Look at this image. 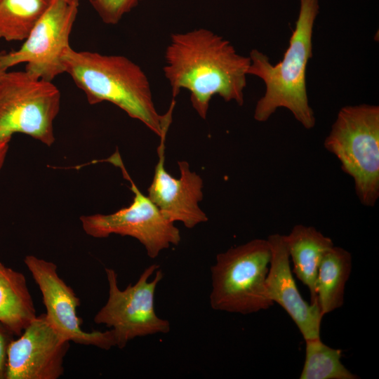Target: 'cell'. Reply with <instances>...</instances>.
<instances>
[{
  "mask_svg": "<svg viewBox=\"0 0 379 379\" xmlns=\"http://www.w3.org/2000/svg\"><path fill=\"white\" fill-rule=\"evenodd\" d=\"M284 237L294 273L307 287L311 303L317 302L316 278L318 268L324 255L333 246L332 239L314 227L300 224L295 225Z\"/></svg>",
  "mask_w": 379,
  "mask_h": 379,
  "instance_id": "cell-14",
  "label": "cell"
},
{
  "mask_svg": "<svg viewBox=\"0 0 379 379\" xmlns=\"http://www.w3.org/2000/svg\"><path fill=\"white\" fill-rule=\"evenodd\" d=\"M24 262L41 293L46 319L59 334L70 342L102 350L116 346L111 329L92 332L82 330V319L77 312L80 305L79 298L59 277L55 263L32 255H27Z\"/></svg>",
  "mask_w": 379,
  "mask_h": 379,
  "instance_id": "cell-10",
  "label": "cell"
},
{
  "mask_svg": "<svg viewBox=\"0 0 379 379\" xmlns=\"http://www.w3.org/2000/svg\"><path fill=\"white\" fill-rule=\"evenodd\" d=\"M53 0H0V39L24 41Z\"/></svg>",
  "mask_w": 379,
  "mask_h": 379,
  "instance_id": "cell-17",
  "label": "cell"
},
{
  "mask_svg": "<svg viewBox=\"0 0 379 379\" xmlns=\"http://www.w3.org/2000/svg\"><path fill=\"white\" fill-rule=\"evenodd\" d=\"M324 146L353 180L360 203L374 206L379 198V107L360 104L342 107Z\"/></svg>",
  "mask_w": 379,
  "mask_h": 379,
  "instance_id": "cell-4",
  "label": "cell"
},
{
  "mask_svg": "<svg viewBox=\"0 0 379 379\" xmlns=\"http://www.w3.org/2000/svg\"><path fill=\"white\" fill-rule=\"evenodd\" d=\"M5 51H0V77L7 71L2 65V57Z\"/></svg>",
  "mask_w": 379,
  "mask_h": 379,
  "instance_id": "cell-22",
  "label": "cell"
},
{
  "mask_svg": "<svg viewBox=\"0 0 379 379\" xmlns=\"http://www.w3.org/2000/svg\"><path fill=\"white\" fill-rule=\"evenodd\" d=\"M166 135L160 137L157 149L159 160L148 188V197L161 214L171 222H181L191 229L208 220L199 203L203 199V180L192 171L186 161H178L180 176L176 178L164 167V149Z\"/></svg>",
  "mask_w": 379,
  "mask_h": 379,
  "instance_id": "cell-12",
  "label": "cell"
},
{
  "mask_svg": "<svg viewBox=\"0 0 379 379\" xmlns=\"http://www.w3.org/2000/svg\"><path fill=\"white\" fill-rule=\"evenodd\" d=\"M60 92L52 81L27 72H5L0 77V142L23 133L51 146Z\"/></svg>",
  "mask_w": 379,
  "mask_h": 379,
  "instance_id": "cell-6",
  "label": "cell"
},
{
  "mask_svg": "<svg viewBox=\"0 0 379 379\" xmlns=\"http://www.w3.org/2000/svg\"><path fill=\"white\" fill-rule=\"evenodd\" d=\"M36 316L25 275L0 262V324L17 337Z\"/></svg>",
  "mask_w": 379,
  "mask_h": 379,
  "instance_id": "cell-15",
  "label": "cell"
},
{
  "mask_svg": "<svg viewBox=\"0 0 379 379\" xmlns=\"http://www.w3.org/2000/svg\"><path fill=\"white\" fill-rule=\"evenodd\" d=\"M8 141L0 142V171L4 165L8 152Z\"/></svg>",
  "mask_w": 379,
  "mask_h": 379,
  "instance_id": "cell-21",
  "label": "cell"
},
{
  "mask_svg": "<svg viewBox=\"0 0 379 379\" xmlns=\"http://www.w3.org/2000/svg\"><path fill=\"white\" fill-rule=\"evenodd\" d=\"M352 260L348 251L334 245L321 258L316 278V294L323 316L343 306Z\"/></svg>",
  "mask_w": 379,
  "mask_h": 379,
  "instance_id": "cell-16",
  "label": "cell"
},
{
  "mask_svg": "<svg viewBox=\"0 0 379 379\" xmlns=\"http://www.w3.org/2000/svg\"><path fill=\"white\" fill-rule=\"evenodd\" d=\"M15 337L13 333L0 324V379H6L8 347Z\"/></svg>",
  "mask_w": 379,
  "mask_h": 379,
  "instance_id": "cell-20",
  "label": "cell"
},
{
  "mask_svg": "<svg viewBox=\"0 0 379 379\" xmlns=\"http://www.w3.org/2000/svg\"><path fill=\"white\" fill-rule=\"evenodd\" d=\"M271 258L265 286L268 297L279 305L298 328L305 340L320 338L323 318L318 302L308 303L301 296L293 279L283 234L267 237Z\"/></svg>",
  "mask_w": 379,
  "mask_h": 379,
  "instance_id": "cell-13",
  "label": "cell"
},
{
  "mask_svg": "<svg viewBox=\"0 0 379 379\" xmlns=\"http://www.w3.org/2000/svg\"><path fill=\"white\" fill-rule=\"evenodd\" d=\"M102 21L116 25L142 0H88Z\"/></svg>",
  "mask_w": 379,
  "mask_h": 379,
  "instance_id": "cell-19",
  "label": "cell"
},
{
  "mask_svg": "<svg viewBox=\"0 0 379 379\" xmlns=\"http://www.w3.org/2000/svg\"><path fill=\"white\" fill-rule=\"evenodd\" d=\"M271 258L267 239H255L217 255L211 268L212 309L248 314L270 308L265 279Z\"/></svg>",
  "mask_w": 379,
  "mask_h": 379,
  "instance_id": "cell-5",
  "label": "cell"
},
{
  "mask_svg": "<svg viewBox=\"0 0 379 379\" xmlns=\"http://www.w3.org/2000/svg\"><path fill=\"white\" fill-rule=\"evenodd\" d=\"M300 6L289 46L283 59L276 65L257 49L249 55L248 75L262 79L265 93L257 102L253 117L267 121L280 107L288 109L306 129L314 127L316 119L310 107L306 88V69L312 57V36L319 13L318 0H300Z\"/></svg>",
  "mask_w": 379,
  "mask_h": 379,
  "instance_id": "cell-3",
  "label": "cell"
},
{
  "mask_svg": "<svg viewBox=\"0 0 379 379\" xmlns=\"http://www.w3.org/2000/svg\"><path fill=\"white\" fill-rule=\"evenodd\" d=\"M77 4L53 0L33 27L21 47L4 52L2 65L6 69L25 62V71L48 81L65 72L62 55L69 47V36L78 13Z\"/></svg>",
  "mask_w": 379,
  "mask_h": 379,
  "instance_id": "cell-9",
  "label": "cell"
},
{
  "mask_svg": "<svg viewBox=\"0 0 379 379\" xmlns=\"http://www.w3.org/2000/svg\"><path fill=\"white\" fill-rule=\"evenodd\" d=\"M108 282V298L96 313L94 322L111 328L116 346L123 349L137 337L167 333L171 326L168 320L157 316L154 295L164 277L159 266L153 264L140 274L135 284L121 290L114 270L105 268Z\"/></svg>",
  "mask_w": 379,
  "mask_h": 379,
  "instance_id": "cell-7",
  "label": "cell"
},
{
  "mask_svg": "<svg viewBox=\"0 0 379 379\" xmlns=\"http://www.w3.org/2000/svg\"><path fill=\"white\" fill-rule=\"evenodd\" d=\"M164 58L163 71L173 98L182 88L188 90L192 105L202 119L206 118L213 95L244 104L251 60L223 37L204 28L173 33Z\"/></svg>",
  "mask_w": 379,
  "mask_h": 379,
  "instance_id": "cell-1",
  "label": "cell"
},
{
  "mask_svg": "<svg viewBox=\"0 0 379 379\" xmlns=\"http://www.w3.org/2000/svg\"><path fill=\"white\" fill-rule=\"evenodd\" d=\"M119 167L131 183L134 197L127 207L110 214H94L80 218L84 231L95 238L111 234L129 236L138 240L147 255L157 258L160 252L178 245L181 239L180 230L161 214L157 206L137 187L127 173L118 151L106 159Z\"/></svg>",
  "mask_w": 379,
  "mask_h": 379,
  "instance_id": "cell-8",
  "label": "cell"
},
{
  "mask_svg": "<svg viewBox=\"0 0 379 379\" xmlns=\"http://www.w3.org/2000/svg\"><path fill=\"white\" fill-rule=\"evenodd\" d=\"M62 61L65 72L84 91L89 104L109 102L142 122L158 136L167 134L175 99H172L168 111L159 114L147 77L131 60L119 55L77 51L69 46L62 55Z\"/></svg>",
  "mask_w": 379,
  "mask_h": 379,
  "instance_id": "cell-2",
  "label": "cell"
},
{
  "mask_svg": "<svg viewBox=\"0 0 379 379\" xmlns=\"http://www.w3.org/2000/svg\"><path fill=\"white\" fill-rule=\"evenodd\" d=\"M305 358L300 379H357L341 362V350L321 338L305 340Z\"/></svg>",
  "mask_w": 379,
  "mask_h": 379,
  "instance_id": "cell-18",
  "label": "cell"
},
{
  "mask_svg": "<svg viewBox=\"0 0 379 379\" xmlns=\"http://www.w3.org/2000/svg\"><path fill=\"white\" fill-rule=\"evenodd\" d=\"M69 345L70 341L48 324L45 314L36 316L8 345L6 379L59 378Z\"/></svg>",
  "mask_w": 379,
  "mask_h": 379,
  "instance_id": "cell-11",
  "label": "cell"
},
{
  "mask_svg": "<svg viewBox=\"0 0 379 379\" xmlns=\"http://www.w3.org/2000/svg\"><path fill=\"white\" fill-rule=\"evenodd\" d=\"M65 1H66L67 2H68L69 4L79 5L80 0H65Z\"/></svg>",
  "mask_w": 379,
  "mask_h": 379,
  "instance_id": "cell-23",
  "label": "cell"
}]
</instances>
